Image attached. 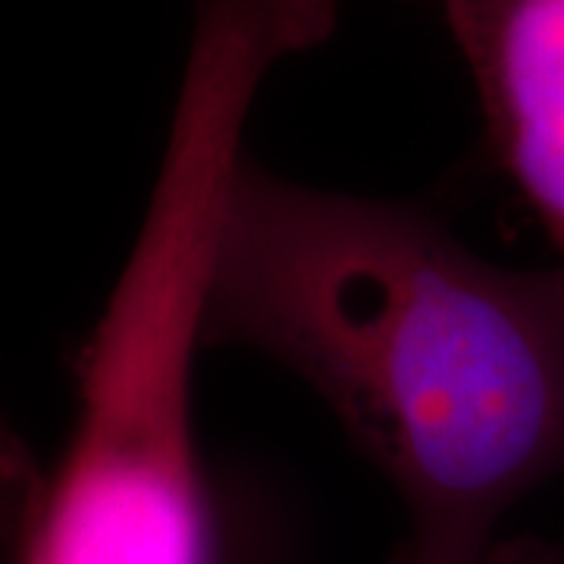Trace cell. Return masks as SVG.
<instances>
[{"label": "cell", "instance_id": "cell-1", "mask_svg": "<svg viewBox=\"0 0 564 564\" xmlns=\"http://www.w3.org/2000/svg\"><path fill=\"white\" fill-rule=\"evenodd\" d=\"M220 345L321 395L399 492L417 562L480 564L505 514L564 477V263L486 261L423 207L245 158L204 302Z\"/></svg>", "mask_w": 564, "mask_h": 564}, {"label": "cell", "instance_id": "cell-5", "mask_svg": "<svg viewBox=\"0 0 564 564\" xmlns=\"http://www.w3.org/2000/svg\"><path fill=\"white\" fill-rule=\"evenodd\" d=\"M486 562V558H484ZM480 562V564H484ZM392 564H426V562H417V558H411V555H404V552H399L395 558H392Z\"/></svg>", "mask_w": 564, "mask_h": 564}, {"label": "cell", "instance_id": "cell-2", "mask_svg": "<svg viewBox=\"0 0 564 564\" xmlns=\"http://www.w3.org/2000/svg\"><path fill=\"white\" fill-rule=\"evenodd\" d=\"M462 51L489 151L564 263V0H421Z\"/></svg>", "mask_w": 564, "mask_h": 564}, {"label": "cell", "instance_id": "cell-4", "mask_svg": "<svg viewBox=\"0 0 564 564\" xmlns=\"http://www.w3.org/2000/svg\"><path fill=\"white\" fill-rule=\"evenodd\" d=\"M484 564H564V552L540 540H499Z\"/></svg>", "mask_w": 564, "mask_h": 564}, {"label": "cell", "instance_id": "cell-3", "mask_svg": "<svg viewBox=\"0 0 564 564\" xmlns=\"http://www.w3.org/2000/svg\"><path fill=\"white\" fill-rule=\"evenodd\" d=\"M47 477L13 426L0 417V564H25Z\"/></svg>", "mask_w": 564, "mask_h": 564}]
</instances>
